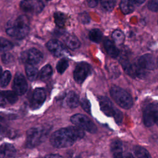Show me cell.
<instances>
[{"mask_svg": "<svg viewBox=\"0 0 158 158\" xmlns=\"http://www.w3.org/2000/svg\"><path fill=\"white\" fill-rule=\"evenodd\" d=\"M69 66V62L66 59H60L57 64L56 69L60 74L63 73Z\"/></svg>", "mask_w": 158, "mask_h": 158, "instance_id": "28", "label": "cell"}, {"mask_svg": "<svg viewBox=\"0 0 158 158\" xmlns=\"http://www.w3.org/2000/svg\"><path fill=\"white\" fill-rule=\"evenodd\" d=\"M47 1H50V0H47Z\"/></svg>", "mask_w": 158, "mask_h": 158, "instance_id": "40", "label": "cell"}, {"mask_svg": "<svg viewBox=\"0 0 158 158\" xmlns=\"http://www.w3.org/2000/svg\"><path fill=\"white\" fill-rule=\"evenodd\" d=\"M17 99V94L14 91H2L1 93L0 104L2 107L5 106L7 102L11 104H14Z\"/></svg>", "mask_w": 158, "mask_h": 158, "instance_id": "15", "label": "cell"}, {"mask_svg": "<svg viewBox=\"0 0 158 158\" xmlns=\"http://www.w3.org/2000/svg\"><path fill=\"white\" fill-rule=\"evenodd\" d=\"M81 106L86 112H88V113L90 112V103L87 99L83 98L81 99Z\"/></svg>", "mask_w": 158, "mask_h": 158, "instance_id": "34", "label": "cell"}, {"mask_svg": "<svg viewBox=\"0 0 158 158\" xmlns=\"http://www.w3.org/2000/svg\"><path fill=\"white\" fill-rule=\"evenodd\" d=\"M91 72L90 65L86 62H80L77 65L73 71V78L78 84H81Z\"/></svg>", "mask_w": 158, "mask_h": 158, "instance_id": "9", "label": "cell"}, {"mask_svg": "<svg viewBox=\"0 0 158 158\" xmlns=\"http://www.w3.org/2000/svg\"><path fill=\"white\" fill-rule=\"evenodd\" d=\"M27 82L22 73H17L14 79L12 88L13 90L18 94L22 95L27 90Z\"/></svg>", "mask_w": 158, "mask_h": 158, "instance_id": "11", "label": "cell"}, {"mask_svg": "<svg viewBox=\"0 0 158 158\" xmlns=\"http://www.w3.org/2000/svg\"><path fill=\"white\" fill-rule=\"evenodd\" d=\"M157 66H158V58H157Z\"/></svg>", "mask_w": 158, "mask_h": 158, "instance_id": "38", "label": "cell"}, {"mask_svg": "<svg viewBox=\"0 0 158 158\" xmlns=\"http://www.w3.org/2000/svg\"><path fill=\"white\" fill-rule=\"evenodd\" d=\"M133 152L137 157H151V155L149 152L145 148L141 146H135L133 148Z\"/></svg>", "mask_w": 158, "mask_h": 158, "instance_id": "25", "label": "cell"}, {"mask_svg": "<svg viewBox=\"0 0 158 158\" xmlns=\"http://www.w3.org/2000/svg\"><path fill=\"white\" fill-rule=\"evenodd\" d=\"M16 150L15 148L8 143H4L1 146L0 148V157H12L15 156Z\"/></svg>", "mask_w": 158, "mask_h": 158, "instance_id": "17", "label": "cell"}, {"mask_svg": "<svg viewBox=\"0 0 158 158\" xmlns=\"http://www.w3.org/2000/svg\"><path fill=\"white\" fill-rule=\"evenodd\" d=\"M30 31V23L25 15L18 17L12 23L6 28V33L9 36L17 39L25 38Z\"/></svg>", "mask_w": 158, "mask_h": 158, "instance_id": "2", "label": "cell"}, {"mask_svg": "<svg viewBox=\"0 0 158 158\" xmlns=\"http://www.w3.org/2000/svg\"><path fill=\"white\" fill-rule=\"evenodd\" d=\"M112 36L114 42L119 45L122 44L125 40V35L123 33L119 30H114L112 33Z\"/></svg>", "mask_w": 158, "mask_h": 158, "instance_id": "26", "label": "cell"}, {"mask_svg": "<svg viewBox=\"0 0 158 158\" xmlns=\"http://www.w3.org/2000/svg\"><path fill=\"white\" fill-rule=\"evenodd\" d=\"M110 94L116 103L121 107L128 109L133 105L131 95L125 89L117 86H112L110 89Z\"/></svg>", "mask_w": 158, "mask_h": 158, "instance_id": "4", "label": "cell"}, {"mask_svg": "<svg viewBox=\"0 0 158 158\" xmlns=\"http://www.w3.org/2000/svg\"><path fill=\"white\" fill-rule=\"evenodd\" d=\"M101 110L107 116L113 117L117 123L120 124L122 122V113L116 109L112 102L105 96H100L98 99Z\"/></svg>", "mask_w": 158, "mask_h": 158, "instance_id": "5", "label": "cell"}, {"mask_svg": "<svg viewBox=\"0 0 158 158\" xmlns=\"http://www.w3.org/2000/svg\"><path fill=\"white\" fill-rule=\"evenodd\" d=\"M104 47L107 54L112 57H117L118 56L119 51L112 41L108 39L105 40L104 41Z\"/></svg>", "mask_w": 158, "mask_h": 158, "instance_id": "18", "label": "cell"}, {"mask_svg": "<svg viewBox=\"0 0 158 158\" xmlns=\"http://www.w3.org/2000/svg\"><path fill=\"white\" fill-rule=\"evenodd\" d=\"M146 0H122L120 4L122 12L125 14L131 13L136 7L143 4Z\"/></svg>", "mask_w": 158, "mask_h": 158, "instance_id": "13", "label": "cell"}, {"mask_svg": "<svg viewBox=\"0 0 158 158\" xmlns=\"http://www.w3.org/2000/svg\"><path fill=\"white\" fill-rule=\"evenodd\" d=\"M148 7L151 11H158V0H149L148 3Z\"/></svg>", "mask_w": 158, "mask_h": 158, "instance_id": "32", "label": "cell"}, {"mask_svg": "<svg viewBox=\"0 0 158 158\" xmlns=\"http://www.w3.org/2000/svg\"><path fill=\"white\" fill-rule=\"evenodd\" d=\"M65 105L69 108L77 107L79 104L78 95L73 91L69 92L64 98Z\"/></svg>", "mask_w": 158, "mask_h": 158, "instance_id": "16", "label": "cell"}, {"mask_svg": "<svg viewBox=\"0 0 158 158\" xmlns=\"http://www.w3.org/2000/svg\"><path fill=\"white\" fill-rule=\"evenodd\" d=\"M102 8L106 11H111L114 8L116 0H101Z\"/></svg>", "mask_w": 158, "mask_h": 158, "instance_id": "27", "label": "cell"}, {"mask_svg": "<svg viewBox=\"0 0 158 158\" xmlns=\"http://www.w3.org/2000/svg\"><path fill=\"white\" fill-rule=\"evenodd\" d=\"M54 19L55 23L57 27L62 28L65 26L67 19L64 14L60 12H56L54 14Z\"/></svg>", "mask_w": 158, "mask_h": 158, "instance_id": "23", "label": "cell"}, {"mask_svg": "<svg viewBox=\"0 0 158 158\" xmlns=\"http://www.w3.org/2000/svg\"><path fill=\"white\" fill-rule=\"evenodd\" d=\"M52 73V69L49 64L44 66L40 70V78L42 81L48 80Z\"/></svg>", "mask_w": 158, "mask_h": 158, "instance_id": "22", "label": "cell"}, {"mask_svg": "<svg viewBox=\"0 0 158 158\" xmlns=\"http://www.w3.org/2000/svg\"><path fill=\"white\" fill-rule=\"evenodd\" d=\"M99 1L100 0H87L88 5L91 8L95 7L98 4Z\"/></svg>", "mask_w": 158, "mask_h": 158, "instance_id": "35", "label": "cell"}, {"mask_svg": "<svg viewBox=\"0 0 158 158\" xmlns=\"http://www.w3.org/2000/svg\"><path fill=\"white\" fill-rule=\"evenodd\" d=\"M157 125H158V118H157V121H156V123Z\"/></svg>", "mask_w": 158, "mask_h": 158, "instance_id": "37", "label": "cell"}, {"mask_svg": "<svg viewBox=\"0 0 158 158\" xmlns=\"http://www.w3.org/2000/svg\"><path fill=\"white\" fill-rule=\"evenodd\" d=\"M65 45L70 49H76L80 46L78 39L74 35H68L64 39Z\"/></svg>", "mask_w": 158, "mask_h": 158, "instance_id": "20", "label": "cell"}, {"mask_svg": "<svg viewBox=\"0 0 158 158\" xmlns=\"http://www.w3.org/2000/svg\"><path fill=\"white\" fill-rule=\"evenodd\" d=\"M20 7L23 11L27 12H36L38 13L43 10L44 4L41 0L35 2V3L30 2V1H23L20 3Z\"/></svg>", "mask_w": 158, "mask_h": 158, "instance_id": "14", "label": "cell"}, {"mask_svg": "<svg viewBox=\"0 0 158 158\" xmlns=\"http://www.w3.org/2000/svg\"><path fill=\"white\" fill-rule=\"evenodd\" d=\"M46 93L43 88H36L33 94L31 101V107L33 109H37L40 107L46 99Z\"/></svg>", "mask_w": 158, "mask_h": 158, "instance_id": "12", "label": "cell"}, {"mask_svg": "<svg viewBox=\"0 0 158 158\" xmlns=\"http://www.w3.org/2000/svg\"><path fill=\"white\" fill-rule=\"evenodd\" d=\"M85 135L83 129L76 127H69L56 131L51 136V144L57 148H64L71 146L78 139Z\"/></svg>", "mask_w": 158, "mask_h": 158, "instance_id": "1", "label": "cell"}, {"mask_svg": "<svg viewBox=\"0 0 158 158\" xmlns=\"http://www.w3.org/2000/svg\"><path fill=\"white\" fill-rule=\"evenodd\" d=\"M49 131V128L44 126H38L29 129L27 133L26 146L34 148L40 144L46 138Z\"/></svg>", "mask_w": 158, "mask_h": 158, "instance_id": "3", "label": "cell"}, {"mask_svg": "<svg viewBox=\"0 0 158 158\" xmlns=\"http://www.w3.org/2000/svg\"><path fill=\"white\" fill-rule=\"evenodd\" d=\"M23 1H30L31 0H23Z\"/></svg>", "mask_w": 158, "mask_h": 158, "instance_id": "39", "label": "cell"}, {"mask_svg": "<svg viewBox=\"0 0 158 158\" xmlns=\"http://www.w3.org/2000/svg\"><path fill=\"white\" fill-rule=\"evenodd\" d=\"M88 36L91 41L95 43H99L102 40V33L100 30L98 28H94L89 31Z\"/></svg>", "mask_w": 158, "mask_h": 158, "instance_id": "24", "label": "cell"}, {"mask_svg": "<svg viewBox=\"0 0 158 158\" xmlns=\"http://www.w3.org/2000/svg\"><path fill=\"white\" fill-rule=\"evenodd\" d=\"M13 44L11 42L8 41L7 40L1 38V51H7L12 48Z\"/></svg>", "mask_w": 158, "mask_h": 158, "instance_id": "30", "label": "cell"}, {"mask_svg": "<svg viewBox=\"0 0 158 158\" xmlns=\"http://www.w3.org/2000/svg\"><path fill=\"white\" fill-rule=\"evenodd\" d=\"M25 72L27 78L30 81H34L36 79L38 75V71L34 65L27 64L25 66Z\"/></svg>", "mask_w": 158, "mask_h": 158, "instance_id": "21", "label": "cell"}, {"mask_svg": "<svg viewBox=\"0 0 158 158\" xmlns=\"http://www.w3.org/2000/svg\"><path fill=\"white\" fill-rule=\"evenodd\" d=\"M143 122L146 127L152 126L158 118V102H152L146 106L143 111Z\"/></svg>", "mask_w": 158, "mask_h": 158, "instance_id": "7", "label": "cell"}, {"mask_svg": "<svg viewBox=\"0 0 158 158\" xmlns=\"http://www.w3.org/2000/svg\"><path fill=\"white\" fill-rule=\"evenodd\" d=\"M110 150L114 157H121L123 156L122 143L120 140L116 139L112 142L110 144Z\"/></svg>", "mask_w": 158, "mask_h": 158, "instance_id": "19", "label": "cell"}, {"mask_svg": "<svg viewBox=\"0 0 158 158\" xmlns=\"http://www.w3.org/2000/svg\"><path fill=\"white\" fill-rule=\"evenodd\" d=\"M1 59L2 62L5 65L12 64L14 62V56L9 52H4L1 56Z\"/></svg>", "mask_w": 158, "mask_h": 158, "instance_id": "31", "label": "cell"}, {"mask_svg": "<svg viewBox=\"0 0 158 158\" xmlns=\"http://www.w3.org/2000/svg\"><path fill=\"white\" fill-rule=\"evenodd\" d=\"M78 19L82 23H84V24L88 23L90 21L89 16L86 12H83L80 14L78 16Z\"/></svg>", "mask_w": 158, "mask_h": 158, "instance_id": "33", "label": "cell"}, {"mask_svg": "<svg viewBox=\"0 0 158 158\" xmlns=\"http://www.w3.org/2000/svg\"><path fill=\"white\" fill-rule=\"evenodd\" d=\"M46 47L56 57H61L69 54L62 43L57 40H49L46 44Z\"/></svg>", "mask_w": 158, "mask_h": 158, "instance_id": "10", "label": "cell"}, {"mask_svg": "<svg viewBox=\"0 0 158 158\" xmlns=\"http://www.w3.org/2000/svg\"><path fill=\"white\" fill-rule=\"evenodd\" d=\"M11 79V73L9 71L6 70L3 72L1 78V86L5 87L10 82Z\"/></svg>", "mask_w": 158, "mask_h": 158, "instance_id": "29", "label": "cell"}, {"mask_svg": "<svg viewBox=\"0 0 158 158\" xmlns=\"http://www.w3.org/2000/svg\"><path fill=\"white\" fill-rule=\"evenodd\" d=\"M70 120L74 125L89 133H94L97 131V127L95 124L85 115L75 114L71 117Z\"/></svg>", "mask_w": 158, "mask_h": 158, "instance_id": "6", "label": "cell"}, {"mask_svg": "<svg viewBox=\"0 0 158 158\" xmlns=\"http://www.w3.org/2000/svg\"><path fill=\"white\" fill-rule=\"evenodd\" d=\"M46 157H61V156H60L59 154H49V155H47L46 156Z\"/></svg>", "mask_w": 158, "mask_h": 158, "instance_id": "36", "label": "cell"}, {"mask_svg": "<svg viewBox=\"0 0 158 158\" xmlns=\"http://www.w3.org/2000/svg\"><path fill=\"white\" fill-rule=\"evenodd\" d=\"M20 59L27 64L36 65L43 59V54L36 48L29 49L21 54Z\"/></svg>", "mask_w": 158, "mask_h": 158, "instance_id": "8", "label": "cell"}]
</instances>
